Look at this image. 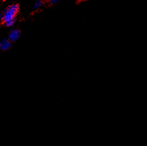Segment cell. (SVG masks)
Returning <instances> with one entry per match:
<instances>
[{
	"label": "cell",
	"instance_id": "1",
	"mask_svg": "<svg viewBox=\"0 0 147 146\" xmlns=\"http://www.w3.org/2000/svg\"><path fill=\"white\" fill-rule=\"evenodd\" d=\"M19 12V5L13 3L7 6L0 15V19L6 27L11 28L16 22V16Z\"/></svg>",
	"mask_w": 147,
	"mask_h": 146
},
{
	"label": "cell",
	"instance_id": "4",
	"mask_svg": "<svg viewBox=\"0 0 147 146\" xmlns=\"http://www.w3.org/2000/svg\"><path fill=\"white\" fill-rule=\"evenodd\" d=\"M43 4L44 3L42 0H36L33 5V9L34 10H38L43 6Z\"/></svg>",
	"mask_w": 147,
	"mask_h": 146
},
{
	"label": "cell",
	"instance_id": "3",
	"mask_svg": "<svg viewBox=\"0 0 147 146\" xmlns=\"http://www.w3.org/2000/svg\"><path fill=\"white\" fill-rule=\"evenodd\" d=\"M11 42L8 38L7 39H3L0 42V49L1 51H7L11 47Z\"/></svg>",
	"mask_w": 147,
	"mask_h": 146
},
{
	"label": "cell",
	"instance_id": "2",
	"mask_svg": "<svg viewBox=\"0 0 147 146\" xmlns=\"http://www.w3.org/2000/svg\"><path fill=\"white\" fill-rule=\"evenodd\" d=\"M21 37V32L19 31L18 29H11L8 34V39L12 42V43H15L18 41Z\"/></svg>",
	"mask_w": 147,
	"mask_h": 146
},
{
	"label": "cell",
	"instance_id": "5",
	"mask_svg": "<svg viewBox=\"0 0 147 146\" xmlns=\"http://www.w3.org/2000/svg\"><path fill=\"white\" fill-rule=\"evenodd\" d=\"M61 1V0H49V3L50 5H55L57 3H59Z\"/></svg>",
	"mask_w": 147,
	"mask_h": 146
}]
</instances>
